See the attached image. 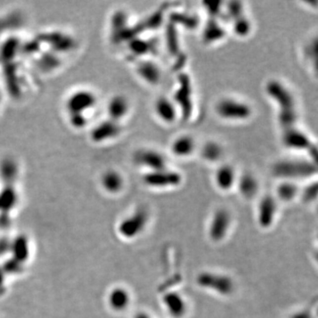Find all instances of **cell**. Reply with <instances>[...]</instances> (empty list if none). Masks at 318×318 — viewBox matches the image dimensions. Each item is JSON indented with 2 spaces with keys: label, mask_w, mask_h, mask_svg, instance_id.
<instances>
[{
  "label": "cell",
  "mask_w": 318,
  "mask_h": 318,
  "mask_svg": "<svg viewBox=\"0 0 318 318\" xmlns=\"http://www.w3.org/2000/svg\"><path fill=\"white\" fill-rule=\"evenodd\" d=\"M300 187L296 182L282 181L276 188V197L285 203H290L300 194Z\"/></svg>",
  "instance_id": "cell-20"
},
{
  "label": "cell",
  "mask_w": 318,
  "mask_h": 318,
  "mask_svg": "<svg viewBox=\"0 0 318 318\" xmlns=\"http://www.w3.org/2000/svg\"><path fill=\"white\" fill-rule=\"evenodd\" d=\"M109 303L112 310L116 311L125 310L130 303V294L122 287L114 288L109 295Z\"/></svg>",
  "instance_id": "cell-21"
},
{
  "label": "cell",
  "mask_w": 318,
  "mask_h": 318,
  "mask_svg": "<svg viewBox=\"0 0 318 318\" xmlns=\"http://www.w3.org/2000/svg\"><path fill=\"white\" fill-rule=\"evenodd\" d=\"M227 36V29L222 21L216 18H208L202 31V38L204 44L212 45L223 40Z\"/></svg>",
  "instance_id": "cell-17"
},
{
  "label": "cell",
  "mask_w": 318,
  "mask_h": 318,
  "mask_svg": "<svg viewBox=\"0 0 318 318\" xmlns=\"http://www.w3.org/2000/svg\"><path fill=\"white\" fill-rule=\"evenodd\" d=\"M281 141L286 149L294 151H305L310 154V159L316 162L317 147L307 134L296 127L282 130Z\"/></svg>",
  "instance_id": "cell-5"
},
{
  "label": "cell",
  "mask_w": 318,
  "mask_h": 318,
  "mask_svg": "<svg viewBox=\"0 0 318 318\" xmlns=\"http://www.w3.org/2000/svg\"><path fill=\"white\" fill-rule=\"evenodd\" d=\"M164 306L168 314L174 318L185 317L187 311V305L184 297L178 292H167L162 297Z\"/></svg>",
  "instance_id": "cell-14"
},
{
  "label": "cell",
  "mask_w": 318,
  "mask_h": 318,
  "mask_svg": "<svg viewBox=\"0 0 318 318\" xmlns=\"http://www.w3.org/2000/svg\"><path fill=\"white\" fill-rule=\"evenodd\" d=\"M277 199L273 194H265L259 201L257 206V223L263 229L273 227L277 217Z\"/></svg>",
  "instance_id": "cell-9"
},
{
  "label": "cell",
  "mask_w": 318,
  "mask_h": 318,
  "mask_svg": "<svg viewBox=\"0 0 318 318\" xmlns=\"http://www.w3.org/2000/svg\"><path fill=\"white\" fill-rule=\"evenodd\" d=\"M104 185L111 192H119L123 186V180L120 174L112 173L108 175L104 181Z\"/></svg>",
  "instance_id": "cell-26"
},
{
  "label": "cell",
  "mask_w": 318,
  "mask_h": 318,
  "mask_svg": "<svg viewBox=\"0 0 318 318\" xmlns=\"http://www.w3.org/2000/svg\"><path fill=\"white\" fill-rule=\"evenodd\" d=\"M300 195L304 203H310L314 202L318 197V182H311L304 187V189L300 190Z\"/></svg>",
  "instance_id": "cell-25"
},
{
  "label": "cell",
  "mask_w": 318,
  "mask_h": 318,
  "mask_svg": "<svg viewBox=\"0 0 318 318\" xmlns=\"http://www.w3.org/2000/svg\"><path fill=\"white\" fill-rule=\"evenodd\" d=\"M316 162L310 158H285L276 162L273 166V174L281 181H296L310 179L317 174Z\"/></svg>",
  "instance_id": "cell-1"
},
{
  "label": "cell",
  "mask_w": 318,
  "mask_h": 318,
  "mask_svg": "<svg viewBox=\"0 0 318 318\" xmlns=\"http://www.w3.org/2000/svg\"><path fill=\"white\" fill-rule=\"evenodd\" d=\"M223 4V2H204V9L206 10L209 18L219 19L222 16L224 13Z\"/></svg>",
  "instance_id": "cell-27"
},
{
  "label": "cell",
  "mask_w": 318,
  "mask_h": 318,
  "mask_svg": "<svg viewBox=\"0 0 318 318\" xmlns=\"http://www.w3.org/2000/svg\"><path fill=\"white\" fill-rule=\"evenodd\" d=\"M231 218L226 209H219L211 217L208 234L212 241L220 242L227 237L231 227Z\"/></svg>",
  "instance_id": "cell-8"
},
{
  "label": "cell",
  "mask_w": 318,
  "mask_h": 318,
  "mask_svg": "<svg viewBox=\"0 0 318 318\" xmlns=\"http://www.w3.org/2000/svg\"><path fill=\"white\" fill-rule=\"evenodd\" d=\"M136 71L140 78L149 85L157 86L161 82L163 77L161 67L151 59H143L138 63Z\"/></svg>",
  "instance_id": "cell-15"
},
{
  "label": "cell",
  "mask_w": 318,
  "mask_h": 318,
  "mask_svg": "<svg viewBox=\"0 0 318 318\" xmlns=\"http://www.w3.org/2000/svg\"><path fill=\"white\" fill-rule=\"evenodd\" d=\"M154 112L157 119L164 124L172 125L178 121L180 112L172 97L161 95L155 100L153 105Z\"/></svg>",
  "instance_id": "cell-11"
},
{
  "label": "cell",
  "mask_w": 318,
  "mask_h": 318,
  "mask_svg": "<svg viewBox=\"0 0 318 318\" xmlns=\"http://www.w3.org/2000/svg\"><path fill=\"white\" fill-rule=\"evenodd\" d=\"M170 149L174 157L186 158L191 157L196 150V141L190 135L182 134L172 141Z\"/></svg>",
  "instance_id": "cell-16"
},
{
  "label": "cell",
  "mask_w": 318,
  "mask_h": 318,
  "mask_svg": "<svg viewBox=\"0 0 318 318\" xmlns=\"http://www.w3.org/2000/svg\"><path fill=\"white\" fill-rule=\"evenodd\" d=\"M216 115L221 120L231 122H242L253 116V108L243 100L226 96L218 100L214 106Z\"/></svg>",
  "instance_id": "cell-2"
},
{
  "label": "cell",
  "mask_w": 318,
  "mask_h": 318,
  "mask_svg": "<svg viewBox=\"0 0 318 318\" xmlns=\"http://www.w3.org/2000/svg\"><path fill=\"white\" fill-rule=\"evenodd\" d=\"M195 281L201 288L218 293L221 296H229L234 291L232 278L221 273L203 272L199 273Z\"/></svg>",
  "instance_id": "cell-6"
},
{
  "label": "cell",
  "mask_w": 318,
  "mask_h": 318,
  "mask_svg": "<svg viewBox=\"0 0 318 318\" xmlns=\"http://www.w3.org/2000/svg\"><path fill=\"white\" fill-rule=\"evenodd\" d=\"M149 222V214L145 210H138L134 214L125 219L120 226V233L132 239L140 235Z\"/></svg>",
  "instance_id": "cell-10"
},
{
  "label": "cell",
  "mask_w": 318,
  "mask_h": 318,
  "mask_svg": "<svg viewBox=\"0 0 318 318\" xmlns=\"http://www.w3.org/2000/svg\"><path fill=\"white\" fill-rule=\"evenodd\" d=\"M265 91L269 98L277 106V112L297 109V101L293 91L279 80H269L265 84Z\"/></svg>",
  "instance_id": "cell-3"
},
{
  "label": "cell",
  "mask_w": 318,
  "mask_h": 318,
  "mask_svg": "<svg viewBox=\"0 0 318 318\" xmlns=\"http://www.w3.org/2000/svg\"><path fill=\"white\" fill-rule=\"evenodd\" d=\"M201 157L207 163H218L224 157V148L219 141L209 140L202 146Z\"/></svg>",
  "instance_id": "cell-19"
},
{
  "label": "cell",
  "mask_w": 318,
  "mask_h": 318,
  "mask_svg": "<svg viewBox=\"0 0 318 318\" xmlns=\"http://www.w3.org/2000/svg\"><path fill=\"white\" fill-rule=\"evenodd\" d=\"M193 86L188 75L181 74L178 76V87L174 91L172 99L177 105L180 112V118L182 120H188L194 111V97H193Z\"/></svg>",
  "instance_id": "cell-4"
},
{
  "label": "cell",
  "mask_w": 318,
  "mask_h": 318,
  "mask_svg": "<svg viewBox=\"0 0 318 318\" xmlns=\"http://www.w3.org/2000/svg\"><path fill=\"white\" fill-rule=\"evenodd\" d=\"M182 182V174L177 170L171 169L169 166L164 169L146 172L143 175L145 185L157 189L177 187Z\"/></svg>",
  "instance_id": "cell-7"
},
{
  "label": "cell",
  "mask_w": 318,
  "mask_h": 318,
  "mask_svg": "<svg viewBox=\"0 0 318 318\" xmlns=\"http://www.w3.org/2000/svg\"><path fill=\"white\" fill-rule=\"evenodd\" d=\"M166 45L168 51L172 55H178L181 47H180V41H179L178 34L176 27L171 23V25L167 28L166 32Z\"/></svg>",
  "instance_id": "cell-24"
},
{
  "label": "cell",
  "mask_w": 318,
  "mask_h": 318,
  "mask_svg": "<svg viewBox=\"0 0 318 318\" xmlns=\"http://www.w3.org/2000/svg\"><path fill=\"white\" fill-rule=\"evenodd\" d=\"M136 318H150L148 315L144 314V313H140V314L137 315Z\"/></svg>",
  "instance_id": "cell-28"
},
{
  "label": "cell",
  "mask_w": 318,
  "mask_h": 318,
  "mask_svg": "<svg viewBox=\"0 0 318 318\" xmlns=\"http://www.w3.org/2000/svg\"><path fill=\"white\" fill-rule=\"evenodd\" d=\"M238 175L236 170L230 164H222L214 174V182L219 190L228 192L236 186Z\"/></svg>",
  "instance_id": "cell-13"
},
{
  "label": "cell",
  "mask_w": 318,
  "mask_h": 318,
  "mask_svg": "<svg viewBox=\"0 0 318 318\" xmlns=\"http://www.w3.org/2000/svg\"><path fill=\"white\" fill-rule=\"evenodd\" d=\"M230 23L232 32L239 38H247L252 32V22L247 14L237 18Z\"/></svg>",
  "instance_id": "cell-22"
},
{
  "label": "cell",
  "mask_w": 318,
  "mask_h": 318,
  "mask_svg": "<svg viewBox=\"0 0 318 318\" xmlns=\"http://www.w3.org/2000/svg\"><path fill=\"white\" fill-rule=\"evenodd\" d=\"M135 159L139 166L144 167L147 172L164 169L168 167L167 158L163 153L155 149H141L137 151Z\"/></svg>",
  "instance_id": "cell-12"
},
{
  "label": "cell",
  "mask_w": 318,
  "mask_h": 318,
  "mask_svg": "<svg viewBox=\"0 0 318 318\" xmlns=\"http://www.w3.org/2000/svg\"><path fill=\"white\" fill-rule=\"evenodd\" d=\"M236 186L240 195L245 199H252L259 191V182L255 175L245 173L238 176Z\"/></svg>",
  "instance_id": "cell-18"
},
{
  "label": "cell",
  "mask_w": 318,
  "mask_h": 318,
  "mask_svg": "<svg viewBox=\"0 0 318 318\" xmlns=\"http://www.w3.org/2000/svg\"><path fill=\"white\" fill-rule=\"evenodd\" d=\"M171 23L174 26H184L187 29H193L197 27L198 19L194 14L190 13H177L171 17Z\"/></svg>",
  "instance_id": "cell-23"
}]
</instances>
